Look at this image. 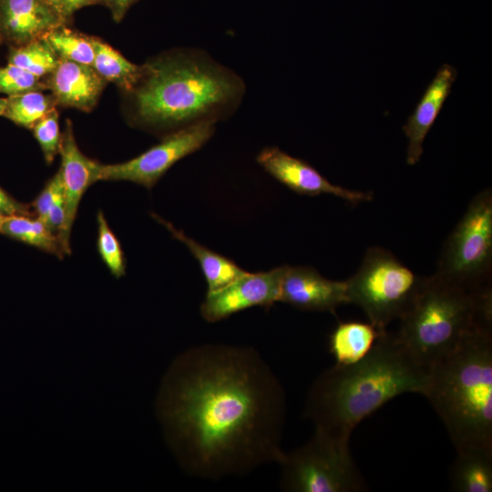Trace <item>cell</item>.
<instances>
[{"label":"cell","mask_w":492,"mask_h":492,"mask_svg":"<svg viewBox=\"0 0 492 492\" xmlns=\"http://www.w3.org/2000/svg\"><path fill=\"white\" fill-rule=\"evenodd\" d=\"M245 90L240 76L203 50L179 48L143 64L139 80L127 94L132 122L167 136L200 122L226 119L240 107Z\"/></svg>","instance_id":"2"},{"label":"cell","mask_w":492,"mask_h":492,"mask_svg":"<svg viewBox=\"0 0 492 492\" xmlns=\"http://www.w3.org/2000/svg\"><path fill=\"white\" fill-rule=\"evenodd\" d=\"M215 129L216 122H200L165 136L161 142L129 160L100 163L97 181H130L152 189L176 162L201 149Z\"/></svg>","instance_id":"9"},{"label":"cell","mask_w":492,"mask_h":492,"mask_svg":"<svg viewBox=\"0 0 492 492\" xmlns=\"http://www.w3.org/2000/svg\"><path fill=\"white\" fill-rule=\"evenodd\" d=\"M427 370L406 351L395 333L384 331L361 361L331 367L310 387L303 416L315 429L349 442L354 427L393 398L423 394Z\"/></svg>","instance_id":"3"},{"label":"cell","mask_w":492,"mask_h":492,"mask_svg":"<svg viewBox=\"0 0 492 492\" xmlns=\"http://www.w3.org/2000/svg\"><path fill=\"white\" fill-rule=\"evenodd\" d=\"M29 207L15 200L0 187V215H30Z\"/></svg>","instance_id":"29"},{"label":"cell","mask_w":492,"mask_h":492,"mask_svg":"<svg viewBox=\"0 0 492 492\" xmlns=\"http://www.w3.org/2000/svg\"><path fill=\"white\" fill-rule=\"evenodd\" d=\"M46 89L41 78L26 70L8 63L0 67V93L8 97L28 91Z\"/></svg>","instance_id":"26"},{"label":"cell","mask_w":492,"mask_h":492,"mask_svg":"<svg viewBox=\"0 0 492 492\" xmlns=\"http://www.w3.org/2000/svg\"><path fill=\"white\" fill-rule=\"evenodd\" d=\"M281 488L292 492H359L366 489L352 457L349 442L315 429L302 446L284 453Z\"/></svg>","instance_id":"8"},{"label":"cell","mask_w":492,"mask_h":492,"mask_svg":"<svg viewBox=\"0 0 492 492\" xmlns=\"http://www.w3.org/2000/svg\"><path fill=\"white\" fill-rule=\"evenodd\" d=\"M46 164H51L59 154L62 133L59 130L56 108L49 112L32 128Z\"/></svg>","instance_id":"27"},{"label":"cell","mask_w":492,"mask_h":492,"mask_svg":"<svg viewBox=\"0 0 492 492\" xmlns=\"http://www.w3.org/2000/svg\"><path fill=\"white\" fill-rule=\"evenodd\" d=\"M95 56L92 67L108 83L112 82L128 93L132 90L142 74V65H136L104 41L94 37Z\"/></svg>","instance_id":"20"},{"label":"cell","mask_w":492,"mask_h":492,"mask_svg":"<svg viewBox=\"0 0 492 492\" xmlns=\"http://www.w3.org/2000/svg\"><path fill=\"white\" fill-rule=\"evenodd\" d=\"M67 22L43 0H0L2 39L19 46Z\"/></svg>","instance_id":"15"},{"label":"cell","mask_w":492,"mask_h":492,"mask_svg":"<svg viewBox=\"0 0 492 492\" xmlns=\"http://www.w3.org/2000/svg\"><path fill=\"white\" fill-rule=\"evenodd\" d=\"M456 77V69L444 64L427 87L414 113L408 118L404 126L408 138L407 164L415 165L419 161L425 138L448 97Z\"/></svg>","instance_id":"16"},{"label":"cell","mask_w":492,"mask_h":492,"mask_svg":"<svg viewBox=\"0 0 492 492\" xmlns=\"http://www.w3.org/2000/svg\"><path fill=\"white\" fill-rule=\"evenodd\" d=\"M4 116L16 125L31 128L57 107L53 95L34 90L8 97Z\"/></svg>","instance_id":"22"},{"label":"cell","mask_w":492,"mask_h":492,"mask_svg":"<svg viewBox=\"0 0 492 492\" xmlns=\"http://www.w3.org/2000/svg\"><path fill=\"white\" fill-rule=\"evenodd\" d=\"M4 219H5V216L0 215V232H1V227H2V223L4 221Z\"/></svg>","instance_id":"34"},{"label":"cell","mask_w":492,"mask_h":492,"mask_svg":"<svg viewBox=\"0 0 492 492\" xmlns=\"http://www.w3.org/2000/svg\"><path fill=\"white\" fill-rule=\"evenodd\" d=\"M1 40H3V39H2V36H1V33H0V41H1Z\"/></svg>","instance_id":"35"},{"label":"cell","mask_w":492,"mask_h":492,"mask_svg":"<svg viewBox=\"0 0 492 492\" xmlns=\"http://www.w3.org/2000/svg\"><path fill=\"white\" fill-rule=\"evenodd\" d=\"M97 4H103V0H61V14L68 22L76 11Z\"/></svg>","instance_id":"31"},{"label":"cell","mask_w":492,"mask_h":492,"mask_svg":"<svg viewBox=\"0 0 492 492\" xmlns=\"http://www.w3.org/2000/svg\"><path fill=\"white\" fill-rule=\"evenodd\" d=\"M492 268V191L470 201L448 236L435 275L452 285L478 292L490 288Z\"/></svg>","instance_id":"7"},{"label":"cell","mask_w":492,"mask_h":492,"mask_svg":"<svg viewBox=\"0 0 492 492\" xmlns=\"http://www.w3.org/2000/svg\"><path fill=\"white\" fill-rule=\"evenodd\" d=\"M97 251L111 274L116 278H120L126 272V260L121 244L110 229L102 210L97 212Z\"/></svg>","instance_id":"25"},{"label":"cell","mask_w":492,"mask_h":492,"mask_svg":"<svg viewBox=\"0 0 492 492\" xmlns=\"http://www.w3.org/2000/svg\"><path fill=\"white\" fill-rule=\"evenodd\" d=\"M47 5L54 9L58 15L61 14V0H43ZM63 17V16H62ZM64 18V17H63ZM65 19V18H64ZM66 20V19H65ZM67 21V20H66Z\"/></svg>","instance_id":"32"},{"label":"cell","mask_w":492,"mask_h":492,"mask_svg":"<svg viewBox=\"0 0 492 492\" xmlns=\"http://www.w3.org/2000/svg\"><path fill=\"white\" fill-rule=\"evenodd\" d=\"M151 215L159 223L164 225L174 238L183 242L197 259L207 282V292L220 290L247 272L232 260L210 250L188 237L182 231L176 229L172 223L163 220L155 213H151Z\"/></svg>","instance_id":"18"},{"label":"cell","mask_w":492,"mask_h":492,"mask_svg":"<svg viewBox=\"0 0 492 492\" xmlns=\"http://www.w3.org/2000/svg\"><path fill=\"white\" fill-rule=\"evenodd\" d=\"M60 171L65 198L66 216L58 234L64 255L71 253L70 236L81 199L90 185L97 181L100 163L82 153L76 141L70 119H67L59 149Z\"/></svg>","instance_id":"12"},{"label":"cell","mask_w":492,"mask_h":492,"mask_svg":"<svg viewBox=\"0 0 492 492\" xmlns=\"http://www.w3.org/2000/svg\"><path fill=\"white\" fill-rule=\"evenodd\" d=\"M166 443L181 469L206 479L279 463L284 389L255 349L203 344L179 354L156 399Z\"/></svg>","instance_id":"1"},{"label":"cell","mask_w":492,"mask_h":492,"mask_svg":"<svg viewBox=\"0 0 492 492\" xmlns=\"http://www.w3.org/2000/svg\"><path fill=\"white\" fill-rule=\"evenodd\" d=\"M64 198V187L60 171L58 170L45 185L44 189L33 201L36 218L42 220L48 210Z\"/></svg>","instance_id":"28"},{"label":"cell","mask_w":492,"mask_h":492,"mask_svg":"<svg viewBox=\"0 0 492 492\" xmlns=\"http://www.w3.org/2000/svg\"><path fill=\"white\" fill-rule=\"evenodd\" d=\"M283 266L267 272H246L223 288L207 292L200 314L209 323L220 322L251 307L269 310L280 302Z\"/></svg>","instance_id":"10"},{"label":"cell","mask_w":492,"mask_h":492,"mask_svg":"<svg viewBox=\"0 0 492 492\" xmlns=\"http://www.w3.org/2000/svg\"><path fill=\"white\" fill-rule=\"evenodd\" d=\"M425 280L389 251L371 247L358 271L345 281L348 303L360 307L376 328L386 330L410 309Z\"/></svg>","instance_id":"6"},{"label":"cell","mask_w":492,"mask_h":492,"mask_svg":"<svg viewBox=\"0 0 492 492\" xmlns=\"http://www.w3.org/2000/svg\"><path fill=\"white\" fill-rule=\"evenodd\" d=\"M256 161L275 179L300 195L331 194L354 204L373 200L372 192L352 190L334 185L313 166L277 147L262 149Z\"/></svg>","instance_id":"11"},{"label":"cell","mask_w":492,"mask_h":492,"mask_svg":"<svg viewBox=\"0 0 492 492\" xmlns=\"http://www.w3.org/2000/svg\"><path fill=\"white\" fill-rule=\"evenodd\" d=\"M43 38L60 59L92 66L95 56L94 36L72 30L63 25L46 33Z\"/></svg>","instance_id":"23"},{"label":"cell","mask_w":492,"mask_h":492,"mask_svg":"<svg viewBox=\"0 0 492 492\" xmlns=\"http://www.w3.org/2000/svg\"><path fill=\"white\" fill-rule=\"evenodd\" d=\"M57 106L90 112L108 82L92 66L60 59L55 70L43 80Z\"/></svg>","instance_id":"14"},{"label":"cell","mask_w":492,"mask_h":492,"mask_svg":"<svg viewBox=\"0 0 492 492\" xmlns=\"http://www.w3.org/2000/svg\"><path fill=\"white\" fill-rule=\"evenodd\" d=\"M0 233L55 254L60 259L64 257L58 236L37 218L33 219L29 215L6 216Z\"/></svg>","instance_id":"21"},{"label":"cell","mask_w":492,"mask_h":492,"mask_svg":"<svg viewBox=\"0 0 492 492\" xmlns=\"http://www.w3.org/2000/svg\"><path fill=\"white\" fill-rule=\"evenodd\" d=\"M456 451L492 449V333L479 332L427 369L422 394Z\"/></svg>","instance_id":"4"},{"label":"cell","mask_w":492,"mask_h":492,"mask_svg":"<svg viewBox=\"0 0 492 492\" xmlns=\"http://www.w3.org/2000/svg\"><path fill=\"white\" fill-rule=\"evenodd\" d=\"M138 0H103V4L110 10L114 21L120 22L129 8Z\"/></svg>","instance_id":"30"},{"label":"cell","mask_w":492,"mask_h":492,"mask_svg":"<svg viewBox=\"0 0 492 492\" xmlns=\"http://www.w3.org/2000/svg\"><path fill=\"white\" fill-rule=\"evenodd\" d=\"M7 99L0 97V116H4L6 108Z\"/></svg>","instance_id":"33"},{"label":"cell","mask_w":492,"mask_h":492,"mask_svg":"<svg viewBox=\"0 0 492 492\" xmlns=\"http://www.w3.org/2000/svg\"><path fill=\"white\" fill-rule=\"evenodd\" d=\"M384 331L370 322H340L329 336V351L335 364L349 365L364 359Z\"/></svg>","instance_id":"17"},{"label":"cell","mask_w":492,"mask_h":492,"mask_svg":"<svg viewBox=\"0 0 492 492\" xmlns=\"http://www.w3.org/2000/svg\"><path fill=\"white\" fill-rule=\"evenodd\" d=\"M59 60L47 41L42 37L14 48L8 63L42 79L55 70Z\"/></svg>","instance_id":"24"},{"label":"cell","mask_w":492,"mask_h":492,"mask_svg":"<svg viewBox=\"0 0 492 492\" xmlns=\"http://www.w3.org/2000/svg\"><path fill=\"white\" fill-rule=\"evenodd\" d=\"M397 338L426 370L455 351L466 338L491 332V287L468 291L425 277L415 302L400 319Z\"/></svg>","instance_id":"5"},{"label":"cell","mask_w":492,"mask_h":492,"mask_svg":"<svg viewBox=\"0 0 492 492\" xmlns=\"http://www.w3.org/2000/svg\"><path fill=\"white\" fill-rule=\"evenodd\" d=\"M451 489L457 492L492 491V449L456 451L449 472Z\"/></svg>","instance_id":"19"},{"label":"cell","mask_w":492,"mask_h":492,"mask_svg":"<svg viewBox=\"0 0 492 492\" xmlns=\"http://www.w3.org/2000/svg\"><path fill=\"white\" fill-rule=\"evenodd\" d=\"M280 302L299 310L329 312L348 303L345 281H333L307 266H283Z\"/></svg>","instance_id":"13"}]
</instances>
